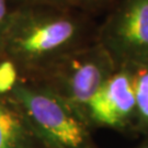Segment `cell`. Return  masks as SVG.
<instances>
[{
  "instance_id": "cell-1",
  "label": "cell",
  "mask_w": 148,
  "mask_h": 148,
  "mask_svg": "<svg viewBox=\"0 0 148 148\" xmlns=\"http://www.w3.org/2000/svg\"><path fill=\"white\" fill-rule=\"evenodd\" d=\"M76 8L53 5H13L0 54L33 79L62 56L95 38L89 21Z\"/></svg>"
},
{
  "instance_id": "cell-2",
  "label": "cell",
  "mask_w": 148,
  "mask_h": 148,
  "mask_svg": "<svg viewBox=\"0 0 148 148\" xmlns=\"http://www.w3.org/2000/svg\"><path fill=\"white\" fill-rule=\"evenodd\" d=\"M9 98L44 148H89L90 127L45 85L36 80L22 79Z\"/></svg>"
},
{
  "instance_id": "cell-3",
  "label": "cell",
  "mask_w": 148,
  "mask_h": 148,
  "mask_svg": "<svg viewBox=\"0 0 148 148\" xmlns=\"http://www.w3.org/2000/svg\"><path fill=\"white\" fill-rule=\"evenodd\" d=\"M115 68L111 56L95 40L62 56L32 80L53 90L84 120L88 101Z\"/></svg>"
},
{
  "instance_id": "cell-4",
  "label": "cell",
  "mask_w": 148,
  "mask_h": 148,
  "mask_svg": "<svg viewBox=\"0 0 148 148\" xmlns=\"http://www.w3.org/2000/svg\"><path fill=\"white\" fill-rule=\"evenodd\" d=\"M95 40L116 67L148 60V0H115Z\"/></svg>"
},
{
  "instance_id": "cell-5",
  "label": "cell",
  "mask_w": 148,
  "mask_h": 148,
  "mask_svg": "<svg viewBox=\"0 0 148 148\" xmlns=\"http://www.w3.org/2000/svg\"><path fill=\"white\" fill-rule=\"evenodd\" d=\"M84 120L90 128L134 130L136 100L128 65L117 66L95 91L85 108Z\"/></svg>"
},
{
  "instance_id": "cell-6",
  "label": "cell",
  "mask_w": 148,
  "mask_h": 148,
  "mask_svg": "<svg viewBox=\"0 0 148 148\" xmlns=\"http://www.w3.org/2000/svg\"><path fill=\"white\" fill-rule=\"evenodd\" d=\"M0 148H44L9 97H0Z\"/></svg>"
},
{
  "instance_id": "cell-7",
  "label": "cell",
  "mask_w": 148,
  "mask_h": 148,
  "mask_svg": "<svg viewBox=\"0 0 148 148\" xmlns=\"http://www.w3.org/2000/svg\"><path fill=\"white\" fill-rule=\"evenodd\" d=\"M126 65L131 69L136 100L134 131L148 135V60Z\"/></svg>"
},
{
  "instance_id": "cell-8",
  "label": "cell",
  "mask_w": 148,
  "mask_h": 148,
  "mask_svg": "<svg viewBox=\"0 0 148 148\" xmlns=\"http://www.w3.org/2000/svg\"><path fill=\"white\" fill-rule=\"evenodd\" d=\"M22 79H25V77L18 63L0 54V97L8 98Z\"/></svg>"
},
{
  "instance_id": "cell-9",
  "label": "cell",
  "mask_w": 148,
  "mask_h": 148,
  "mask_svg": "<svg viewBox=\"0 0 148 148\" xmlns=\"http://www.w3.org/2000/svg\"><path fill=\"white\" fill-rule=\"evenodd\" d=\"M74 7L78 10L97 11L110 5L115 0H73Z\"/></svg>"
},
{
  "instance_id": "cell-10",
  "label": "cell",
  "mask_w": 148,
  "mask_h": 148,
  "mask_svg": "<svg viewBox=\"0 0 148 148\" xmlns=\"http://www.w3.org/2000/svg\"><path fill=\"white\" fill-rule=\"evenodd\" d=\"M12 8L13 5H11L10 0H0V47H1L5 29L8 27V23L10 20Z\"/></svg>"
},
{
  "instance_id": "cell-11",
  "label": "cell",
  "mask_w": 148,
  "mask_h": 148,
  "mask_svg": "<svg viewBox=\"0 0 148 148\" xmlns=\"http://www.w3.org/2000/svg\"><path fill=\"white\" fill-rule=\"evenodd\" d=\"M13 1L16 5H37V3H43V5H53L64 7V8H75L74 1L73 0H10Z\"/></svg>"
},
{
  "instance_id": "cell-12",
  "label": "cell",
  "mask_w": 148,
  "mask_h": 148,
  "mask_svg": "<svg viewBox=\"0 0 148 148\" xmlns=\"http://www.w3.org/2000/svg\"><path fill=\"white\" fill-rule=\"evenodd\" d=\"M139 148H148V144H145V145H143V146H140Z\"/></svg>"
}]
</instances>
